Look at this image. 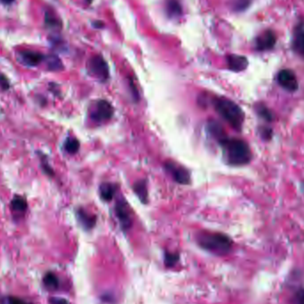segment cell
Here are the masks:
<instances>
[{
  "label": "cell",
  "instance_id": "6da1fadb",
  "mask_svg": "<svg viewBox=\"0 0 304 304\" xmlns=\"http://www.w3.org/2000/svg\"><path fill=\"white\" fill-rule=\"evenodd\" d=\"M219 144L224 149L228 165L232 167H243L252 160V151L249 144L242 139L225 138Z\"/></svg>",
  "mask_w": 304,
  "mask_h": 304
},
{
  "label": "cell",
  "instance_id": "7a4b0ae2",
  "mask_svg": "<svg viewBox=\"0 0 304 304\" xmlns=\"http://www.w3.org/2000/svg\"><path fill=\"white\" fill-rule=\"evenodd\" d=\"M214 109L223 119L232 127L240 132L245 121V113L239 105L225 97H214L213 101Z\"/></svg>",
  "mask_w": 304,
  "mask_h": 304
},
{
  "label": "cell",
  "instance_id": "3957f363",
  "mask_svg": "<svg viewBox=\"0 0 304 304\" xmlns=\"http://www.w3.org/2000/svg\"><path fill=\"white\" fill-rule=\"evenodd\" d=\"M197 242L203 249L216 255H225L232 249V240L223 233L202 231L197 235Z\"/></svg>",
  "mask_w": 304,
  "mask_h": 304
},
{
  "label": "cell",
  "instance_id": "277c9868",
  "mask_svg": "<svg viewBox=\"0 0 304 304\" xmlns=\"http://www.w3.org/2000/svg\"><path fill=\"white\" fill-rule=\"evenodd\" d=\"M114 109L108 101L99 100L90 110L91 119L96 123H105L113 117Z\"/></svg>",
  "mask_w": 304,
  "mask_h": 304
},
{
  "label": "cell",
  "instance_id": "5b68a950",
  "mask_svg": "<svg viewBox=\"0 0 304 304\" xmlns=\"http://www.w3.org/2000/svg\"><path fill=\"white\" fill-rule=\"evenodd\" d=\"M88 71L93 76L99 80H108L109 76V70L108 63L104 58L101 55H95L88 62Z\"/></svg>",
  "mask_w": 304,
  "mask_h": 304
},
{
  "label": "cell",
  "instance_id": "8992f818",
  "mask_svg": "<svg viewBox=\"0 0 304 304\" xmlns=\"http://www.w3.org/2000/svg\"><path fill=\"white\" fill-rule=\"evenodd\" d=\"M277 82L279 86L289 93H295L299 89V82L295 72L289 69L281 70L277 75Z\"/></svg>",
  "mask_w": 304,
  "mask_h": 304
},
{
  "label": "cell",
  "instance_id": "52a82bcc",
  "mask_svg": "<svg viewBox=\"0 0 304 304\" xmlns=\"http://www.w3.org/2000/svg\"><path fill=\"white\" fill-rule=\"evenodd\" d=\"M165 169L169 174H171L172 176L174 177V179H175V181L176 182H178L180 184H183V185L190 184V173L184 167H181V166L178 165V164H176V162H166Z\"/></svg>",
  "mask_w": 304,
  "mask_h": 304
},
{
  "label": "cell",
  "instance_id": "ba28073f",
  "mask_svg": "<svg viewBox=\"0 0 304 304\" xmlns=\"http://www.w3.org/2000/svg\"><path fill=\"white\" fill-rule=\"evenodd\" d=\"M46 55L41 52L31 51V50H23L17 53V59L23 65L29 68L37 67L45 61Z\"/></svg>",
  "mask_w": 304,
  "mask_h": 304
},
{
  "label": "cell",
  "instance_id": "9c48e42d",
  "mask_svg": "<svg viewBox=\"0 0 304 304\" xmlns=\"http://www.w3.org/2000/svg\"><path fill=\"white\" fill-rule=\"evenodd\" d=\"M276 43H277L276 34L271 29H268L257 37L254 42V47L256 51L266 52L273 49Z\"/></svg>",
  "mask_w": 304,
  "mask_h": 304
},
{
  "label": "cell",
  "instance_id": "30bf717a",
  "mask_svg": "<svg viewBox=\"0 0 304 304\" xmlns=\"http://www.w3.org/2000/svg\"><path fill=\"white\" fill-rule=\"evenodd\" d=\"M116 214L119 219V224L121 228L125 231H127L132 226V216L131 209L126 201H119L116 204Z\"/></svg>",
  "mask_w": 304,
  "mask_h": 304
},
{
  "label": "cell",
  "instance_id": "8fae6325",
  "mask_svg": "<svg viewBox=\"0 0 304 304\" xmlns=\"http://www.w3.org/2000/svg\"><path fill=\"white\" fill-rule=\"evenodd\" d=\"M292 48L299 56L304 59V22L302 21L295 26L293 36Z\"/></svg>",
  "mask_w": 304,
  "mask_h": 304
},
{
  "label": "cell",
  "instance_id": "7c38bea8",
  "mask_svg": "<svg viewBox=\"0 0 304 304\" xmlns=\"http://www.w3.org/2000/svg\"><path fill=\"white\" fill-rule=\"evenodd\" d=\"M227 65L228 69L232 72H243L248 67V60L243 55L229 54L227 57Z\"/></svg>",
  "mask_w": 304,
  "mask_h": 304
},
{
  "label": "cell",
  "instance_id": "4fadbf2b",
  "mask_svg": "<svg viewBox=\"0 0 304 304\" xmlns=\"http://www.w3.org/2000/svg\"><path fill=\"white\" fill-rule=\"evenodd\" d=\"M253 109L257 116L267 123H272L275 120V115L273 111L264 102H256L253 106Z\"/></svg>",
  "mask_w": 304,
  "mask_h": 304
},
{
  "label": "cell",
  "instance_id": "5bb4252c",
  "mask_svg": "<svg viewBox=\"0 0 304 304\" xmlns=\"http://www.w3.org/2000/svg\"><path fill=\"white\" fill-rule=\"evenodd\" d=\"M76 219L81 226L85 229H91L94 228L96 223V217L95 215L88 214L84 209H78L76 211Z\"/></svg>",
  "mask_w": 304,
  "mask_h": 304
},
{
  "label": "cell",
  "instance_id": "9a60e30c",
  "mask_svg": "<svg viewBox=\"0 0 304 304\" xmlns=\"http://www.w3.org/2000/svg\"><path fill=\"white\" fill-rule=\"evenodd\" d=\"M207 129H208V132H209L210 134L218 143L222 142L225 138L228 137V135L225 133V131H224V127H222V125L219 123L218 121H216V120H210L208 124H207Z\"/></svg>",
  "mask_w": 304,
  "mask_h": 304
},
{
  "label": "cell",
  "instance_id": "2e32d148",
  "mask_svg": "<svg viewBox=\"0 0 304 304\" xmlns=\"http://www.w3.org/2000/svg\"><path fill=\"white\" fill-rule=\"evenodd\" d=\"M10 208L15 214H24L28 209L27 200L22 196L15 195L10 202Z\"/></svg>",
  "mask_w": 304,
  "mask_h": 304
},
{
  "label": "cell",
  "instance_id": "e0dca14e",
  "mask_svg": "<svg viewBox=\"0 0 304 304\" xmlns=\"http://www.w3.org/2000/svg\"><path fill=\"white\" fill-rule=\"evenodd\" d=\"M167 14L172 19H177L181 17L182 8L178 0H167L166 1Z\"/></svg>",
  "mask_w": 304,
  "mask_h": 304
},
{
  "label": "cell",
  "instance_id": "ac0fdd59",
  "mask_svg": "<svg viewBox=\"0 0 304 304\" xmlns=\"http://www.w3.org/2000/svg\"><path fill=\"white\" fill-rule=\"evenodd\" d=\"M45 24L47 28L52 30H59L62 29V22L58 18L52 10H48L45 14Z\"/></svg>",
  "mask_w": 304,
  "mask_h": 304
},
{
  "label": "cell",
  "instance_id": "d6986e66",
  "mask_svg": "<svg viewBox=\"0 0 304 304\" xmlns=\"http://www.w3.org/2000/svg\"><path fill=\"white\" fill-rule=\"evenodd\" d=\"M133 191L139 198V200L142 201L143 204H147L149 200V194H148L147 182L145 180L137 181L133 186Z\"/></svg>",
  "mask_w": 304,
  "mask_h": 304
},
{
  "label": "cell",
  "instance_id": "ffe728a7",
  "mask_svg": "<svg viewBox=\"0 0 304 304\" xmlns=\"http://www.w3.org/2000/svg\"><path fill=\"white\" fill-rule=\"evenodd\" d=\"M44 62H46L47 67L50 72H60L63 69L62 61L56 54L51 53L46 55Z\"/></svg>",
  "mask_w": 304,
  "mask_h": 304
},
{
  "label": "cell",
  "instance_id": "44dd1931",
  "mask_svg": "<svg viewBox=\"0 0 304 304\" xmlns=\"http://www.w3.org/2000/svg\"><path fill=\"white\" fill-rule=\"evenodd\" d=\"M116 190V186L109 182H104L100 186L101 197L104 201H110L114 198Z\"/></svg>",
  "mask_w": 304,
  "mask_h": 304
},
{
  "label": "cell",
  "instance_id": "7402d4cb",
  "mask_svg": "<svg viewBox=\"0 0 304 304\" xmlns=\"http://www.w3.org/2000/svg\"><path fill=\"white\" fill-rule=\"evenodd\" d=\"M43 284L47 289L54 291L59 287V279L52 272H48L44 277Z\"/></svg>",
  "mask_w": 304,
  "mask_h": 304
},
{
  "label": "cell",
  "instance_id": "603a6c76",
  "mask_svg": "<svg viewBox=\"0 0 304 304\" xmlns=\"http://www.w3.org/2000/svg\"><path fill=\"white\" fill-rule=\"evenodd\" d=\"M64 150L66 151L69 154H76L78 152L79 148H80V143L78 142V140H76V138L69 137L67 138L65 143H64Z\"/></svg>",
  "mask_w": 304,
  "mask_h": 304
},
{
  "label": "cell",
  "instance_id": "cb8c5ba5",
  "mask_svg": "<svg viewBox=\"0 0 304 304\" xmlns=\"http://www.w3.org/2000/svg\"><path fill=\"white\" fill-rule=\"evenodd\" d=\"M38 156H39L40 161H41V167H42V170H43L44 173H45L46 175H48V176H51V177L54 176V172L52 170V168L51 167V166H50V164L48 163L47 156H46L45 154H43V153H41V152L38 153Z\"/></svg>",
  "mask_w": 304,
  "mask_h": 304
},
{
  "label": "cell",
  "instance_id": "d4e9b609",
  "mask_svg": "<svg viewBox=\"0 0 304 304\" xmlns=\"http://www.w3.org/2000/svg\"><path fill=\"white\" fill-rule=\"evenodd\" d=\"M258 133L261 138V140L265 142L271 141L273 137V130L268 126H261L260 127H258Z\"/></svg>",
  "mask_w": 304,
  "mask_h": 304
},
{
  "label": "cell",
  "instance_id": "484cf974",
  "mask_svg": "<svg viewBox=\"0 0 304 304\" xmlns=\"http://www.w3.org/2000/svg\"><path fill=\"white\" fill-rule=\"evenodd\" d=\"M252 0H231V6L237 12H242L247 9Z\"/></svg>",
  "mask_w": 304,
  "mask_h": 304
},
{
  "label": "cell",
  "instance_id": "4316f807",
  "mask_svg": "<svg viewBox=\"0 0 304 304\" xmlns=\"http://www.w3.org/2000/svg\"><path fill=\"white\" fill-rule=\"evenodd\" d=\"M179 260V256L176 253H167L166 256H165V262L167 267H173L176 265V262Z\"/></svg>",
  "mask_w": 304,
  "mask_h": 304
},
{
  "label": "cell",
  "instance_id": "83f0119b",
  "mask_svg": "<svg viewBox=\"0 0 304 304\" xmlns=\"http://www.w3.org/2000/svg\"><path fill=\"white\" fill-rule=\"evenodd\" d=\"M49 40H50L51 46L52 48H55L56 50L62 51V49L64 48V43L61 38H57V37H52V38H50Z\"/></svg>",
  "mask_w": 304,
  "mask_h": 304
},
{
  "label": "cell",
  "instance_id": "f1b7e54d",
  "mask_svg": "<svg viewBox=\"0 0 304 304\" xmlns=\"http://www.w3.org/2000/svg\"><path fill=\"white\" fill-rule=\"evenodd\" d=\"M10 82L8 78L3 75L0 74V89L2 91H8L10 89Z\"/></svg>",
  "mask_w": 304,
  "mask_h": 304
},
{
  "label": "cell",
  "instance_id": "f546056e",
  "mask_svg": "<svg viewBox=\"0 0 304 304\" xmlns=\"http://www.w3.org/2000/svg\"><path fill=\"white\" fill-rule=\"evenodd\" d=\"M295 304H304V288H300L295 295Z\"/></svg>",
  "mask_w": 304,
  "mask_h": 304
},
{
  "label": "cell",
  "instance_id": "4dcf8cb0",
  "mask_svg": "<svg viewBox=\"0 0 304 304\" xmlns=\"http://www.w3.org/2000/svg\"><path fill=\"white\" fill-rule=\"evenodd\" d=\"M30 304L26 303L24 300L20 299L17 297H9L7 299V304Z\"/></svg>",
  "mask_w": 304,
  "mask_h": 304
},
{
  "label": "cell",
  "instance_id": "1f68e13d",
  "mask_svg": "<svg viewBox=\"0 0 304 304\" xmlns=\"http://www.w3.org/2000/svg\"><path fill=\"white\" fill-rule=\"evenodd\" d=\"M50 304H71L67 300L62 298H57V297H52L49 300Z\"/></svg>",
  "mask_w": 304,
  "mask_h": 304
},
{
  "label": "cell",
  "instance_id": "d6a6232c",
  "mask_svg": "<svg viewBox=\"0 0 304 304\" xmlns=\"http://www.w3.org/2000/svg\"><path fill=\"white\" fill-rule=\"evenodd\" d=\"M15 1V0H0V2L5 5H11Z\"/></svg>",
  "mask_w": 304,
  "mask_h": 304
},
{
  "label": "cell",
  "instance_id": "836d02e7",
  "mask_svg": "<svg viewBox=\"0 0 304 304\" xmlns=\"http://www.w3.org/2000/svg\"><path fill=\"white\" fill-rule=\"evenodd\" d=\"M86 2L88 3V4H91L92 2H93V0H86Z\"/></svg>",
  "mask_w": 304,
  "mask_h": 304
},
{
  "label": "cell",
  "instance_id": "e575fe53",
  "mask_svg": "<svg viewBox=\"0 0 304 304\" xmlns=\"http://www.w3.org/2000/svg\"></svg>",
  "mask_w": 304,
  "mask_h": 304
}]
</instances>
